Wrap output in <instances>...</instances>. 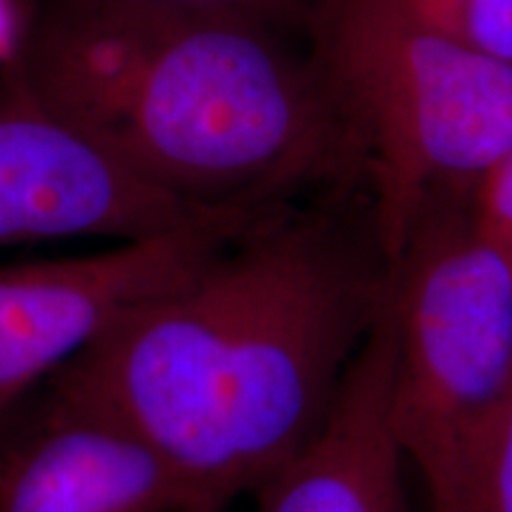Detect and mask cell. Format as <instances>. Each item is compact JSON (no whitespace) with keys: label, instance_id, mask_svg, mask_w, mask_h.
I'll return each instance as SVG.
<instances>
[{"label":"cell","instance_id":"cell-1","mask_svg":"<svg viewBox=\"0 0 512 512\" xmlns=\"http://www.w3.org/2000/svg\"><path fill=\"white\" fill-rule=\"evenodd\" d=\"M358 188L261 214L53 375L138 427L192 512L233 508L309 444L380 320L392 266Z\"/></svg>","mask_w":512,"mask_h":512},{"label":"cell","instance_id":"cell-2","mask_svg":"<svg viewBox=\"0 0 512 512\" xmlns=\"http://www.w3.org/2000/svg\"><path fill=\"white\" fill-rule=\"evenodd\" d=\"M290 29L226 10L36 0L8 79L131 176L197 209H275L363 185Z\"/></svg>","mask_w":512,"mask_h":512},{"label":"cell","instance_id":"cell-3","mask_svg":"<svg viewBox=\"0 0 512 512\" xmlns=\"http://www.w3.org/2000/svg\"><path fill=\"white\" fill-rule=\"evenodd\" d=\"M302 34L392 266L430 204L472 197L512 147V64L430 29L399 0H309Z\"/></svg>","mask_w":512,"mask_h":512},{"label":"cell","instance_id":"cell-4","mask_svg":"<svg viewBox=\"0 0 512 512\" xmlns=\"http://www.w3.org/2000/svg\"><path fill=\"white\" fill-rule=\"evenodd\" d=\"M389 302V425L434 508L512 387V261L472 197L427 207L392 264Z\"/></svg>","mask_w":512,"mask_h":512},{"label":"cell","instance_id":"cell-5","mask_svg":"<svg viewBox=\"0 0 512 512\" xmlns=\"http://www.w3.org/2000/svg\"><path fill=\"white\" fill-rule=\"evenodd\" d=\"M266 211H219L95 254L0 266V425L119 318L195 275Z\"/></svg>","mask_w":512,"mask_h":512},{"label":"cell","instance_id":"cell-6","mask_svg":"<svg viewBox=\"0 0 512 512\" xmlns=\"http://www.w3.org/2000/svg\"><path fill=\"white\" fill-rule=\"evenodd\" d=\"M0 512H192L138 427L50 377L0 425Z\"/></svg>","mask_w":512,"mask_h":512},{"label":"cell","instance_id":"cell-7","mask_svg":"<svg viewBox=\"0 0 512 512\" xmlns=\"http://www.w3.org/2000/svg\"><path fill=\"white\" fill-rule=\"evenodd\" d=\"M230 209H197L131 176L24 98L0 95V247L150 238Z\"/></svg>","mask_w":512,"mask_h":512},{"label":"cell","instance_id":"cell-8","mask_svg":"<svg viewBox=\"0 0 512 512\" xmlns=\"http://www.w3.org/2000/svg\"><path fill=\"white\" fill-rule=\"evenodd\" d=\"M392 368L394 316L387 299L328 418L249 496L252 512H406V458L389 425Z\"/></svg>","mask_w":512,"mask_h":512},{"label":"cell","instance_id":"cell-9","mask_svg":"<svg viewBox=\"0 0 512 512\" xmlns=\"http://www.w3.org/2000/svg\"><path fill=\"white\" fill-rule=\"evenodd\" d=\"M432 512H512V387L456 484Z\"/></svg>","mask_w":512,"mask_h":512},{"label":"cell","instance_id":"cell-10","mask_svg":"<svg viewBox=\"0 0 512 512\" xmlns=\"http://www.w3.org/2000/svg\"><path fill=\"white\" fill-rule=\"evenodd\" d=\"M439 34L512 64V0H399Z\"/></svg>","mask_w":512,"mask_h":512},{"label":"cell","instance_id":"cell-11","mask_svg":"<svg viewBox=\"0 0 512 512\" xmlns=\"http://www.w3.org/2000/svg\"><path fill=\"white\" fill-rule=\"evenodd\" d=\"M472 211L489 238L508 245L512 240V147L477 183Z\"/></svg>","mask_w":512,"mask_h":512},{"label":"cell","instance_id":"cell-12","mask_svg":"<svg viewBox=\"0 0 512 512\" xmlns=\"http://www.w3.org/2000/svg\"><path fill=\"white\" fill-rule=\"evenodd\" d=\"M136 3L152 5H174V8H195V10H226L240 12V15L261 17L266 22L278 24L285 29L302 31L304 12L309 0H136Z\"/></svg>","mask_w":512,"mask_h":512},{"label":"cell","instance_id":"cell-13","mask_svg":"<svg viewBox=\"0 0 512 512\" xmlns=\"http://www.w3.org/2000/svg\"><path fill=\"white\" fill-rule=\"evenodd\" d=\"M503 249H505V252H508V256H510V261H512V240L508 242V245H503Z\"/></svg>","mask_w":512,"mask_h":512}]
</instances>
